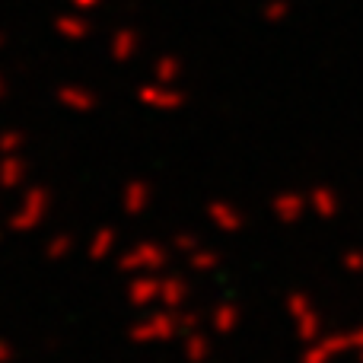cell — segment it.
I'll list each match as a JSON object with an SVG mask.
<instances>
[{"instance_id": "1", "label": "cell", "mask_w": 363, "mask_h": 363, "mask_svg": "<svg viewBox=\"0 0 363 363\" xmlns=\"http://www.w3.org/2000/svg\"><path fill=\"white\" fill-rule=\"evenodd\" d=\"M284 309H287V319L294 325L296 338L303 345H313L325 335V319H322L319 306L313 303V296L303 294V290H290L287 300H284Z\"/></svg>"}, {"instance_id": "2", "label": "cell", "mask_w": 363, "mask_h": 363, "mask_svg": "<svg viewBox=\"0 0 363 363\" xmlns=\"http://www.w3.org/2000/svg\"><path fill=\"white\" fill-rule=\"evenodd\" d=\"M309 211L306 204V194L296 191V188H287V191H277L274 198H271V213L277 217V223L284 226H294L303 220V213Z\"/></svg>"}, {"instance_id": "3", "label": "cell", "mask_w": 363, "mask_h": 363, "mask_svg": "<svg viewBox=\"0 0 363 363\" xmlns=\"http://www.w3.org/2000/svg\"><path fill=\"white\" fill-rule=\"evenodd\" d=\"M207 217H211V223L217 226L220 233H226V236H236V233L245 230V213L239 211L233 201H211L207 204Z\"/></svg>"}, {"instance_id": "4", "label": "cell", "mask_w": 363, "mask_h": 363, "mask_svg": "<svg viewBox=\"0 0 363 363\" xmlns=\"http://www.w3.org/2000/svg\"><path fill=\"white\" fill-rule=\"evenodd\" d=\"M306 204H309V213L319 220H335L341 211V198L332 185H315L313 191L306 194Z\"/></svg>"}, {"instance_id": "5", "label": "cell", "mask_w": 363, "mask_h": 363, "mask_svg": "<svg viewBox=\"0 0 363 363\" xmlns=\"http://www.w3.org/2000/svg\"><path fill=\"white\" fill-rule=\"evenodd\" d=\"M239 322H242V309H239V303H233V300L220 303L211 315V325L217 335H233L239 328Z\"/></svg>"}, {"instance_id": "6", "label": "cell", "mask_w": 363, "mask_h": 363, "mask_svg": "<svg viewBox=\"0 0 363 363\" xmlns=\"http://www.w3.org/2000/svg\"><path fill=\"white\" fill-rule=\"evenodd\" d=\"M290 13H294V4H290V0H264V4H262V19L268 26L287 23Z\"/></svg>"}, {"instance_id": "7", "label": "cell", "mask_w": 363, "mask_h": 363, "mask_svg": "<svg viewBox=\"0 0 363 363\" xmlns=\"http://www.w3.org/2000/svg\"><path fill=\"white\" fill-rule=\"evenodd\" d=\"M207 354H211V338L207 335H191L185 345V357L191 363H201V360H207Z\"/></svg>"}, {"instance_id": "8", "label": "cell", "mask_w": 363, "mask_h": 363, "mask_svg": "<svg viewBox=\"0 0 363 363\" xmlns=\"http://www.w3.org/2000/svg\"><path fill=\"white\" fill-rule=\"evenodd\" d=\"M191 268L194 271H213V268H220V252H213V249H194L191 252Z\"/></svg>"}, {"instance_id": "9", "label": "cell", "mask_w": 363, "mask_h": 363, "mask_svg": "<svg viewBox=\"0 0 363 363\" xmlns=\"http://www.w3.org/2000/svg\"><path fill=\"white\" fill-rule=\"evenodd\" d=\"M147 99L153 102V106H163V108H179L182 102V93H176V89H153V93H147Z\"/></svg>"}, {"instance_id": "10", "label": "cell", "mask_w": 363, "mask_h": 363, "mask_svg": "<svg viewBox=\"0 0 363 363\" xmlns=\"http://www.w3.org/2000/svg\"><path fill=\"white\" fill-rule=\"evenodd\" d=\"M160 290H163V300H166V303H172V306H179V303L185 300V294H188L185 281H179V277H176V281H166Z\"/></svg>"}, {"instance_id": "11", "label": "cell", "mask_w": 363, "mask_h": 363, "mask_svg": "<svg viewBox=\"0 0 363 363\" xmlns=\"http://www.w3.org/2000/svg\"><path fill=\"white\" fill-rule=\"evenodd\" d=\"M341 268H345L347 274H363V249H347L345 255H341Z\"/></svg>"}, {"instance_id": "12", "label": "cell", "mask_w": 363, "mask_h": 363, "mask_svg": "<svg viewBox=\"0 0 363 363\" xmlns=\"http://www.w3.org/2000/svg\"><path fill=\"white\" fill-rule=\"evenodd\" d=\"M157 74L163 77V80H176V77L182 74V64L176 61V57H163V61L157 64Z\"/></svg>"}, {"instance_id": "13", "label": "cell", "mask_w": 363, "mask_h": 363, "mask_svg": "<svg viewBox=\"0 0 363 363\" xmlns=\"http://www.w3.org/2000/svg\"><path fill=\"white\" fill-rule=\"evenodd\" d=\"M176 245H179L182 252H194L201 242H198V239H194V236H188V233H185V236H179V242H176Z\"/></svg>"}, {"instance_id": "14", "label": "cell", "mask_w": 363, "mask_h": 363, "mask_svg": "<svg viewBox=\"0 0 363 363\" xmlns=\"http://www.w3.org/2000/svg\"><path fill=\"white\" fill-rule=\"evenodd\" d=\"M118 51H125V55H131L134 51V35L128 32V35H118Z\"/></svg>"}, {"instance_id": "15", "label": "cell", "mask_w": 363, "mask_h": 363, "mask_svg": "<svg viewBox=\"0 0 363 363\" xmlns=\"http://www.w3.org/2000/svg\"><path fill=\"white\" fill-rule=\"evenodd\" d=\"M357 363H363V351H357Z\"/></svg>"}]
</instances>
